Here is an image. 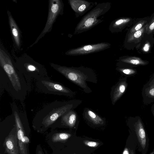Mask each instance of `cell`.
Instances as JSON below:
<instances>
[{
	"instance_id": "cell-15",
	"label": "cell",
	"mask_w": 154,
	"mask_h": 154,
	"mask_svg": "<svg viewBox=\"0 0 154 154\" xmlns=\"http://www.w3.org/2000/svg\"><path fill=\"white\" fill-rule=\"evenodd\" d=\"M77 119L76 112L74 109H71L62 115L56 122H59L62 125L72 128L75 126Z\"/></svg>"
},
{
	"instance_id": "cell-25",
	"label": "cell",
	"mask_w": 154,
	"mask_h": 154,
	"mask_svg": "<svg viewBox=\"0 0 154 154\" xmlns=\"http://www.w3.org/2000/svg\"><path fill=\"white\" fill-rule=\"evenodd\" d=\"M84 143L86 145L91 147H96L99 145V143L97 142L87 140H84Z\"/></svg>"
},
{
	"instance_id": "cell-14",
	"label": "cell",
	"mask_w": 154,
	"mask_h": 154,
	"mask_svg": "<svg viewBox=\"0 0 154 154\" xmlns=\"http://www.w3.org/2000/svg\"><path fill=\"white\" fill-rule=\"evenodd\" d=\"M131 21V19L128 17H120L112 21L110 23L109 29L112 33L122 32L128 26Z\"/></svg>"
},
{
	"instance_id": "cell-3",
	"label": "cell",
	"mask_w": 154,
	"mask_h": 154,
	"mask_svg": "<svg viewBox=\"0 0 154 154\" xmlns=\"http://www.w3.org/2000/svg\"><path fill=\"white\" fill-rule=\"evenodd\" d=\"M51 67L68 80L81 88L86 93L92 92L87 82L94 83L97 82V78L94 70L83 66L67 67L51 63Z\"/></svg>"
},
{
	"instance_id": "cell-4",
	"label": "cell",
	"mask_w": 154,
	"mask_h": 154,
	"mask_svg": "<svg viewBox=\"0 0 154 154\" xmlns=\"http://www.w3.org/2000/svg\"><path fill=\"white\" fill-rule=\"evenodd\" d=\"M111 6L110 2L98 3L82 18L75 28L74 34L86 32L103 22L104 15L109 10Z\"/></svg>"
},
{
	"instance_id": "cell-1",
	"label": "cell",
	"mask_w": 154,
	"mask_h": 154,
	"mask_svg": "<svg viewBox=\"0 0 154 154\" xmlns=\"http://www.w3.org/2000/svg\"><path fill=\"white\" fill-rule=\"evenodd\" d=\"M0 65L2 70L0 73V95L5 90L13 98L23 102L28 92L26 81L23 75L16 69L10 57L1 48Z\"/></svg>"
},
{
	"instance_id": "cell-21",
	"label": "cell",
	"mask_w": 154,
	"mask_h": 154,
	"mask_svg": "<svg viewBox=\"0 0 154 154\" xmlns=\"http://www.w3.org/2000/svg\"><path fill=\"white\" fill-rule=\"evenodd\" d=\"M116 69L122 74L126 76L134 75L137 72L136 69L129 68L117 67Z\"/></svg>"
},
{
	"instance_id": "cell-12",
	"label": "cell",
	"mask_w": 154,
	"mask_h": 154,
	"mask_svg": "<svg viewBox=\"0 0 154 154\" xmlns=\"http://www.w3.org/2000/svg\"><path fill=\"white\" fill-rule=\"evenodd\" d=\"M127 77L120 79L111 88L110 93L112 104L115 105L125 92L128 86Z\"/></svg>"
},
{
	"instance_id": "cell-11",
	"label": "cell",
	"mask_w": 154,
	"mask_h": 154,
	"mask_svg": "<svg viewBox=\"0 0 154 154\" xmlns=\"http://www.w3.org/2000/svg\"><path fill=\"white\" fill-rule=\"evenodd\" d=\"M68 2L77 18L83 15L98 4L84 0H69Z\"/></svg>"
},
{
	"instance_id": "cell-18",
	"label": "cell",
	"mask_w": 154,
	"mask_h": 154,
	"mask_svg": "<svg viewBox=\"0 0 154 154\" xmlns=\"http://www.w3.org/2000/svg\"><path fill=\"white\" fill-rule=\"evenodd\" d=\"M146 25L140 29L131 33H128L125 41V44L139 42L143 37L146 31Z\"/></svg>"
},
{
	"instance_id": "cell-10",
	"label": "cell",
	"mask_w": 154,
	"mask_h": 154,
	"mask_svg": "<svg viewBox=\"0 0 154 154\" xmlns=\"http://www.w3.org/2000/svg\"><path fill=\"white\" fill-rule=\"evenodd\" d=\"M3 146L5 152L8 154H20L14 119L13 127L9 135L5 137Z\"/></svg>"
},
{
	"instance_id": "cell-30",
	"label": "cell",
	"mask_w": 154,
	"mask_h": 154,
	"mask_svg": "<svg viewBox=\"0 0 154 154\" xmlns=\"http://www.w3.org/2000/svg\"><path fill=\"white\" fill-rule=\"evenodd\" d=\"M0 154H2L1 153Z\"/></svg>"
},
{
	"instance_id": "cell-8",
	"label": "cell",
	"mask_w": 154,
	"mask_h": 154,
	"mask_svg": "<svg viewBox=\"0 0 154 154\" xmlns=\"http://www.w3.org/2000/svg\"><path fill=\"white\" fill-rule=\"evenodd\" d=\"M111 46V44L106 42L87 44L69 49L65 54L71 56L86 55L103 51Z\"/></svg>"
},
{
	"instance_id": "cell-23",
	"label": "cell",
	"mask_w": 154,
	"mask_h": 154,
	"mask_svg": "<svg viewBox=\"0 0 154 154\" xmlns=\"http://www.w3.org/2000/svg\"><path fill=\"white\" fill-rule=\"evenodd\" d=\"M154 30V17L149 23L146 24L145 32L148 34L151 33Z\"/></svg>"
},
{
	"instance_id": "cell-16",
	"label": "cell",
	"mask_w": 154,
	"mask_h": 154,
	"mask_svg": "<svg viewBox=\"0 0 154 154\" xmlns=\"http://www.w3.org/2000/svg\"><path fill=\"white\" fill-rule=\"evenodd\" d=\"M83 115L88 121L95 125H103L104 123L103 119L88 108L84 109Z\"/></svg>"
},
{
	"instance_id": "cell-2",
	"label": "cell",
	"mask_w": 154,
	"mask_h": 154,
	"mask_svg": "<svg viewBox=\"0 0 154 154\" xmlns=\"http://www.w3.org/2000/svg\"><path fill=\"white\" fill-rule=\"evenodd\" d=\"M82 102L80 100L53 101L45 106L37 112L33 118V123L39 124L44 128H48L65 113L77 108Z\"/></svg>"
},
{
	"instance_id": "cell-19",
	"label": "cell",
	"mask_w": 154,
	"mask_h": 154,
	"mask_svg": "<svg viewBox=\"0 0 154 154\" xmlns=\"http://www.w3.org/2000/svg\"><path fill=\"white\" fill-rule=\"evenodd\" d=\"M71 135L70 134L66 133H56L52 135L51 140L54 142H63L67 140Z\"/></svg>"
},
{
	"instance_id": "cell-9",
	"label": "cell",
	"mask_w": 154,
	"mask_h": 154,
	"mask_svg": "<svg viewBox=\"0 0 154 154\" xmlns=\"http://www.w3.org/2000/svg\"><path fill=\"white\" fill-rule=\"evenodd\" d=\"M49 5L48 16L45 27L41 33L42 36L51 31L52 25L58 15L63 14L64 5L62 0H50Z\"/></svg>"
},
{
	"instance_id": "cell-17",
	"label": "cell",
	"mask_w": 154,
	"mask_h": 154,
	"mask_svg": "<svg viewBox=\"0 0 154 154\" xmlns=\"http://www.w3.org/2000/svg\"><path fill=\"white\" fill-rule=\"evenodd\" d=\"M8 19L11 31L16 45L20 47V34L19 29L12 16L8 11Z\"/></svg>"
},
{
	"instance_id": "cell-5",
	"label": "cell",
	"mask_w": 154,
	"mask_h": 154,
	"mask_svg": "<svg viewBox=\"0 0 154 154\" xmlns=\"http://www.w3.org/2000/svg\"><path fill=\"white\" fill-rule=\"evenodd\" d=\"M12 113L13 115L17 129L20 154H28L26 144L29 142L28 137L25 135L23 123L27 120L26 111L19 109L14 102L11 103Z\"/></svg>"
},
{
	"instance_id": "cell-26",
	"label": "cell",
	"mask_w": 154,
	"mask_h": 154,
	"mask_svg": "<svg viewBox=\"0 0 154 154\" xmlns=\"http://www.w3.org/2000/svg\"><path fill=\"white\" fill-rule=\"evenodd\" d=\"M150 47V45L148 42H146L143 47V51L145 52H147L149 51Z\"/></svg>"
},
{
	"instance_id": "cell-27",
	"label": "cell",
	"mask_w": 154,
	"mask_h": 154,
	"mask_svg": "<svg viewBox=\"0 0 154 154\" xmlns=\"http://www.w3.org/2000/svg\"><path fill=\"white\" fill-rule=\"evenodd\" d=\"M36 154H44L41 148L39 145H38L37 147Z\"/></svg>"
},
{
	"instance_id": "cell-24",
	"label": "cell",
	"mask_w": 154,
	"mask_h": 154,
	"mask_svg": "<svg viewBox=\"0 0 154 154\" xmlns=\"http://www.w3.org/2000/svg\"><path fill=\"white\" fill-rule=\"evenodd\" d=\"M136 149L137 148L135 143L132 148L126 147L123 152L122 154H136Z\"/></svg>"
},
{
	"instance_id": "cell-28",
	"label": "cell",
	"mask_w": 154,
	"mask_h": 154,
	"mask_svg": "<svg viewBox=\"0 0 154 154\" xmlns=\"http://www.w3.org/2000/svg\"><path fill=\"white\" fill-rule=\"evenodd\" d=\"M152 113L153 115L154 116V108H153V109H152Z\"/></svg>"
},
{
	"instance_id": "cell-20",
	"label": "cell",
	"mask_w": 154,
	"mask_h": 154,
	"mask_svg": "<svg viewBox=\"0 0 154 154\" xmlns=\"http://www.w3.org/2000/svg\"><path fill=\"white\" fill-rule=\"evenodd\" d=\"M144 91L147 97L154 100V77L147 83Z\"/></svg>"
},
{
	"instance_id": "cell-13",
	"label": "cell",
	"mask_w": 154,
	"mask_h": 154,
	"mask_svg": "<svg viewBox=\"0 0 154 154\" xmlns=\"http://www.w3.org/2000/svg\"><path fill=\"white\" fill-rule=\"evenodd\" d=\"M148 63V62L138 57L123 56L119 57L117 60L116 65L117 67L127 68L129 65L143 66Z\"/></svg>"
},
{
	"instance_id": "cell-22",
	"label": "cell",
	"mask_w": 154,
	"mask_h": 154,
	"mask_svg": "<svg viewBox=\"0 0 154 154\" xmlns=\"http://www.w3.org/2000/svg\"><path fill=\"white\" fill-rule=\"evenodd\" d=\"M146 22V20H144L140 21L131 29L128 33H133L140 29L143 27V26Z\"/></svg>"
},
{
	"instance_id": "cell-7",
	"label": "cell",
	"mask_w": 154,
	"mask_h": 154,
	"mask_svg": "<svg viewBox=\"0 0 154 154\" xmlns=\"http://www.w3.org/2000/svg\"><path fill=\"white\" fill-rule=\"evenodd\" d=\"M130 126L137 149L142 154H146L149 148V139L141 120L140 118L135 119Z\"/></svg>"
},
{
	"instance_id": "cell-6",
	"label": "cell",
	"mask_w": 154,
	"mask_h": 154,
	"mask_svg": "<svg viewBox=\"0 0 154 154\" xmlns=\"http://www.w3.org/2000/svg\"><path fill=\"white\" fill-rule=\"evenodd\" d=\"M35 86L40 92L45 94L64 96L72 97L76 92L49 77L40 78L35 81Z\"/></svg>"
},
{
	"instance_id": "cell-29",
	"label": "cell",
	"mask_w": 154,
	"mask_h": 154,
	"mask_svg": "<svg viewBox=\"0 0 154 154\" xmlns=\"http://www.w3.org/2000/svg\"><path fill=\"white\" fill-rule=\"evenodd\" d=\"M153 153V154L154 153V149L153 151V152L151 153Z\"/></svg>"
}]
</instances>
